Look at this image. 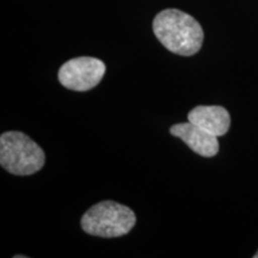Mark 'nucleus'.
<instances>
[{
	"label": "nucleus",
	"mask_w": 258,
	"mask_h": 258,
	"mask_svg": "<svg viewBox=\"0 0 258 258\" xmlns=\"http://www.w3.org/2000/svg\"><path fill=\"white\" fill-rule=\"evenodd\" d=\"M254 258H258V251H257V253L256 254H254V256H253Z\"/></svg>",
	"instance_id": "obj_7"
},
{
	"label": "nucleus",
	"mask_w": 258,
	"mask_h": 258,
	"mask_svg": "<svg viewBox=\"0 0 258 258\" xmlns=\"http://www.w3.org/2000/svg\"><path fill=\"white\" fill-rule=\"evenodd\" d=\"M170 133L184 141L190 150L202 157L211 158L219 152L217 135L209 133L206 129L189 121L172 125L170 128Z\"/></svg>",
	"instance_id": "obj_5"
},
{
	"label": "nucleus",
	"mask_w": 258,
	"mask_h": 258,
	"mask_svg": "<svg viewBox=\"0 0 258 258\" xmlns=\"http://www.w3.org/2000/svg\"><path fill=\"white\" fill-rule=\"evenodd\" d=\"M105 73L103 61L91 56H80L64 62L59 71L61 85L73 91H89L96 88Z\"/></svg>",
	"instance_id": "obj_4"
},
{
	"label": "nucleus",
	"mask_w": 258,
	"mask_h": 258,
	"mask_svg": "<svg viewBox=\"0 0 258 258\" xmlns=\"http://www.w3.org/2000/svg\"><path fill=\"white\" fill-rule=\"evenodd\" d=\"M153 31L167 50L178 55H194L203 43V30L199 22L176 9L159 12L153 21Z\"/></svg>",
	"instance_id": "obj_1"
},
{
	"label": "nucleus",
	"mask_w": 258,
	"mask_h": 258,
	"mask_svg": "<svg viewBox=\"0 0 258 258\" xmlns=\"http://www.w3.org/2000/svg\"><path fill=\"white\" fill-rule=\"evenodd\" d=\"M137 222L134 212L114 201H103L92 206L82 218L86 233L103 238H116L129 233Z\"/></svg>",
	"instance_id": "obj_3"
},
{
	"label": "nucleus",
	"mask_w": 258,
	"mask_h": 258,
	"mask_svg": "<svg viewBox=\"0 0 258 258\" xmlns=\"http://www.w3.org/2000/svg\"><path fill=\"white\" fill-rule=\"evenodd\" d=\"M44 161L43 150L22 132H6L0 137V164L12 175H34Z\"/></svg>",
	"instance_id": "obj_2"
},
{
	"label": "nucleus",
	"mask_w": 258,
	"mask_h": 258,
	"mask_svg": "<svg viewBox=\"0 0 258 258\" xmlns=\"http://www.w3.org/2000/svg\"><path fill=\"white\" fill-rule=\"evenodd\" d=\"M188 121L217 137L225 135L231 125L230 114L219 105L196 106L188 114Z\"/></svg>",
	"instance_id": "obj_6"
}]
</instances>
